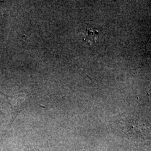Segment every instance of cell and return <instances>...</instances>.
<instances>
[{
    "label": "cell",
    "mask_w": 151,
    "mask_h": 151,
    "mask_svg": "<svg viewBox=\"0 0 151 151\" xmlns=\"http://www.w3.org/2000/svg\"><path fill=\"white\" fill-rule=\"evenodd\" d=\"M27 151H39V150H37V149H35V148H30V149H29L28 150H27Z\"/></svg>",
    "instance_id": "4"
},
{
    "label": "cell",
    "mask_w": 151,
    "mask_h": 151,
    "mask_svg": "<svg viewBox=\"0 0 151 151\" xmlns=\"http://www.w3.org/2000/svg\"><path fill=\"white\" fill-rule=\"evenodd\" d=\"M7 102L12 109L10 125L16 119L17 115L27 108L31 101V95L27 92H19L10 95H6Z\"/></svg>",
    "instance_id": "1"
},
{
    "label": "cell",
    "mask_w": 151,
    "mask_h": 151,
    "mask_svg": "<svg viewBox=\"0 0 151 151\" xmlns=\"http://www.w3.org/2000/svg\"><path fill=\"white\" fill-rule=\"evenodd\" d=\"M85 35V39L92 43L93 42L96 41V39H97L98 32L97 31H94L91 29H87L86 32L84 34Z\"/></svg>",
    "instance_id": "2"
},
{
    "label": "cell",
    "mask_w": 151,
    "mask_h": 151,
    "mask_svg": "<svg viewBox=\"0 0 151 151\" xmlns=\"http://www.w3.org/2000/svg\"><path fill=\"white\" fill-rule=\"evenodd\" d=\"M147 50L148 52L151 53V37L149 39L147 44Z\"/></svg>",
    "instance_id": "3"
}]
</instances>
